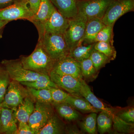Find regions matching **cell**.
<instances>
[{
    "label": "cell",
    "instance_id": "obj_1",
    "mask_svg": "<svg viewBox=\"0 0 134 134\" xmlns=\"http://www.w3.org/2000/svg\"><path fill=\"white\" fill-rule=\"evenodd\" d=\"M79 96L88 100L94 108L108 113L112 119L114 127L117 132L123 133H130L134 132V123H127L120 119L117 115V109L107 106L97 98L83 79L82 80Z\"/></svg>",
    "mask_w": 134,
    "mask_h": 134
},
{
    "label": "cell",
    "instance_id": "obj_2",
    "mask_svg": "<svg viewBox=\"0 0 134 134\" xmlns=\"http://www.w3.org/2000/svg\"><path fill=\"white\" fill-rule=\"evenodd\" d=\"M19 60L25 69L40 74L49 75L55 62L46 52L39 40L30 55H21Z\"/></svg>",
    "mask_w": 134,
    "mask_h": 134
},
{
    "label": "cell",
    "instance_id": "obj_3",
    "mask_svg": "<svg viewBox=\"0 0 134 134\" xmlns=\"http://www.w3.org/2000/svg\"><path fill=\"white\" fill-rule=\"evenodd\" d=\"M38 40L49 56L55 61L69 54V49L63 35L43 33L39 34Z\"/></svg>",
    "mask_w": 134,
    "mask_h": 134
},
{
    "label": "cell",
    "instance_id": "obj_4",
    "mask_svg": "<svg viewBox=\"0 0 134 134\" xmlns=\"http://www.w3.org/2000/svg\"><path fill=\"white\" fill-rule=\"evenodd\" d=\"M88 19L83 15L78 14L74 18L69 19L68 27L63 37L70 51L81 44Z\"/></svg>",
    "mask_w": 134,
    "mask_h": 134
},
{
    "label": "cell",
    "instance_id": "obj_5",
    "mask_svg": "<svg viewBox=\"0 0 134 134\" xmlns=\"http://www.w3.org/2000/svg\"><path fill=\"white\" fill-rule=\"evenodd\" d=\"M54 114L52 104L36 100L34 110L28 122L34 134H37Z\"/></svg>",
    "mask_w": 134,
    "mask_h": 134
},
{
    "label": "cell",
    "instance_id": "obj_6",
    "mask_svg": "<svg viewBox=\"0 0 134 134\" xmlns=\"http://www.w3.org/2000/svg\"><path fill=\"white\" fill-rule=\"evenodd\" d=\"M1 65L7 70L12 81L19 82L31 81L36 80L40 74L25 69L20 60H3Z\"/></svg>",
    "mask_w": 134,
    "mask_h": 134
},
{
    "label": "cell",
    "instance_id": "obj_7",
    "mask_svg": "<svg viewBox=\"0 0 134 134\" xmlns=\"http://www.w3.org/2000/svg\"><path fill=\"white\" fill-rule=\"evenodd\" d=\"M30 94L29 91L20 82L12 80L10 82L0 107L16 111L24 99Z\"/></svg>",
    "mask_w": 134,
    "mask_h": 134
},
{
    "label": "cell",
    "instance_id": "obj_8",
    "mask_svg": "<svg viewBox=\"0 0 134 134\" xmlns=\"http://www.w3.org/2000/svg\"><path fill=\"white\" fill-rule=\"evenodd\" d=\"M112 0H76L78 14L102 19Z\"/></svg>",
    "mask_w": 134,
    "mask_h": 134
},
{
    "label": "cell",
    "instance_id": "obj_9",
    "mask_svg": "<svg viewBox=\"0 0 134 134\" xmlns=\"http://www.w3.org/2000/svg\"><path fill=\"white\" fill-rule=\"evenodd\" d=\"M134 9V0H112L101 20L105 25H114L120 17Z\"/></svg>",
    "mask_w": 134,
    "mask_h": 134
},
{
    "label": "cell",
    "instance_id": "obj_10",
    "mask_svg": "<svg viewBox=\"0 0 134 134\" xmlns=\"http://www.w3.org/2000/svg\"><path fill=\"white\" fill-rule=\"evenodd\" d=\"M69 21V19L62 15L55 8L48 20L35 26L38 34L48 33L63 35L68 27Z\"/></svg>",
    "mask_w": 134,
    "mask_h": 134
},
{
    "label": "cell",
    "instance_id": "obj_11",
    "mask_svg": "<svg viewBox=\"0 0 134 134\" xmlns=\"http://www.w3.org/2000/svg\"><path fill=\"white\" fill-rule=\"evenodd\" d=\"M34 15L27 0H20L12 5L0 9V20L10 22L24 19L29 21Z\"/></svg>",
    "mask_w": 134,
    "mask_h": 134
},
{
    "label": "cell",
    "instance_id": "obj_12",
    "mask_svg": "<svg viewBox=\"0 0 134 134\" xmlns=\"http://www.w3.org/2000/svg\"><path fill=\"white\" fill-rule=\"evenodd\" d=\"M51 72L57 74L70 75L83 79L79 62L69 55L55 61Z\"/></svg>",
    "mask_w": 134,
    "mask_h": 134
},
{
    "label": "cell",
    "instance_id": "obj_13",
    "mask_svg": "<svg viewBox=\"0 0 134 134\" xmlns=\"http://www.w3.org/2000/svg\"><path fill=\"white\" fill-rule=\"evenodd\" d=\"M49 76L52 81L58 86L62 88L72 95L79 96L82 85V79H77L70 75L57 74L53 72Z\"/></svg>",
    "mask_w": 134,
    "mask_h": 134
},
{
    "label": "cell",
    "instance_id": "obj_14",
    "mask_svg": "<svg viewBox=\"0 0 134 134\" xmlns=\"http://www.w3.org/2000/svg\"><path fill=\"white\" fill-rule=\"evenodd\" d=\"M1 108L0 134H17V120L15 117V111L9 108Z\"/></svg>",
    "mask_w": 134,
    "mask_h": 134
},
{
    "label": "cell",
    "instance_id": "obj_15",
    "mask_svg": "<svg viewBox=\"0 0 134 134\" xmlns=\"http://www.w3.org/2000/svg\"><path fill=\"white\" fill-rule=\"evenodd\" d=\"M105 26L101 19L96 18L88 19L84 35L82 39L81 44L84 42L85 44L95 43L94 40L97 34Z\"/></svg>",
    "mask_w": 134,
    "mask_h": 134
},
{
    "label": "cell",
    "instance_id": "obj_16",
    "mask_svg": "<svg viewBox=\"0 0 134 134\" xmlns=\"http://www.w3.org/2000/svg\"><path fill=\"white\" fill-rule=\"evenodd\" d=\"M56 10L68 19L78 15L76 0H50Z\"/></svg>",
    "mask_w": 134,
    "mask_h": 134
},
{
    "label": "cell",
    "instance_id": "obj_17",
    "mask_svg": "<svg viewBox=\"0 0 134 134\" xmlns=\"http://www.w3.org/2000/svg\"><path fill=\"white\" fill-rule=\"evenodd\" d=\"M55 9L50 0H41L37 11L29 21L34 25L43 23L49 19Z\"/></svg>",
    "mask_w": 134,
    "mask_h": 134
},
{
    "label": "cell",
    "instance_id": "obj_18",
    "mask_svg": "<svg viewBox=\"0 0 134 134\" xmlns=\"http://www.w3.org/2000/svg\"><path fill=\"white\" fill-rule=\"evenodd\" d=\"M35 99L30 95L26 97L16 111L15 117L19 122H28L35 107Z\"/></svg>",
    "mask_w": 134,
    "mask_h": 134
},
{
    "label": "cell",
    "instance_id": "obj_19",
    "mask_svg": "<svg viewBox=\"0 0 134 134\" xmlns=\"http://www.w3.org/2000/svg\"><path fill=\"white\" fill-rule=\"evenodd\" d=\"M65 102L72 105L77 111L83 113H98L101 111L94 108L88 100L81 96L70 94Z\"/></svg>",
    "mask_w": 134,
    "mask_h": 134
},
{
    "label": "cell",
    "instance_id": "obj_20",
    "mask_svg": "<svg viewBox=\"0 0 134 134\" xmlns=\"http://www.w3.org/2000/svg\"><path fill=\"white\" fill-rule=\"evenodd\" d=\"M61 117L67 121H73L78 120L80 114L68 103L64 102L52 104Z\"/></svg>",
    "mask_w": 134,
    "mask_h": 134
},
{
    "label": "cell",
    "instance_id": "obj_21",
    "mask_svg": "<svg viewBox=\"0 0 134 134\" xmlns=\"http://www.w3.org/2000/svg\"><path fill=\"white\" fill-rule=\"evenodd\" d=\"M65 130L64 123L54 114L37 134H62L64 133Z\"/></svg>",
    "mask_w": 134,
    "mask_h": 134
},
{
    "label": "cell",
    "instance_id": "obj_22",
    "mask_svg": "<svg viewBox=\"0 0 134 134\" xmlns=\"http://www.w3.org/2000/svg\"><path fill=\"white\" fill-rule=\"evenodd\" d=\"M20 83L27 88L35 89H49L52 87L59 88L52 81L48 75L40 74L36 80L31 81L22 82Z\"/></svg>",
    "mask_w": 134,
    "mask_h": 134
},
{
    "label": "cell",
    "instance_id": "obj_23",
    "mask_svg": "<svg viewBox=\"0 0 134 134\" xmlns=\"http://www.w3.org/2000/svg\"><path fill=\"white\" fill-rule=\"evenodd\" d=\"M95 43L85 45L79 44L70 50L68 55L78 62L88 59L94 49Z\"/></svg>",
    "mask_w": 134,
    "mask_h": 134
},
{
    "label": "cell",
    "instance_id": "obj_24",
    "mask_svg": "<svg viewBox=\"0 0 134 134\" xmlns=\"http://www.w3.org/2000/svg\"><path fill=\"white\" fill-rule=\"evenodd\" d=\"M83 79L85 81L92 82L96 79L99 72L96 70L90 58L79 62Z\"/></svg>",
    "mask_w": 134,
    "mask_h": 134
},
{
    "label": "cell",
    "instance_id": "obj_25",
    "mask_svg": "<svg viewBox=\"0 0 134 134\" xmlns=\"http://www.w3.org/2000/svg\"><path fill=\"white\" fill-rule=\"evenodd\" d=\"M98 131L100 134L110 132L113 125L111 117L105 112L100 111L97 118Z\"/></svg>",
    "mask_w": 134,
    "mask_h": 134
},
{
    "label": "cell",
    "instance_id": "obj_26",
    "mask_svg": "<svg viewBox=\"0 0 134 134\" xmlns=\"http://www.w3.org/2000/svg\"><path fill=\"white\" fill-rule=\"evenodd\" d=\"M97 113H91L81 122V127L84 131L88 133H97Z\"/></svg>",
    "mask_w": 134,
    "mask_h": 134
},
{
    "label": "cell",
    "instance_id": "obj_27",
    "mask_svg": "<svg viewBox=\"0 0 134 134\" xmlns=\"http://www.w3.org/2000/svg\"><path fill=\"white\" fill-rule=\"evenodd\" d=\"M90 59L91 60L93 66L97 71L99 72L102 68L106 64L113 60L111 59L106 56L103 53L93 49L92 52Z\"/></svg>",
    "mask_w": 134,
    "mask_h": 134
},
{
    "label": "cell",
    "instance_id": "obj_28",
    "mask_svg": "<svg viewBox=\"0 0 134 134\" xmlns=\"http://www.w3.org/2000/svg\"><path fill=\"white\" fill-rule=\"evenodd\" d=\"M30 95L36 100L53 104L52 98L49 89H35L27 88Z\"/></svg>",
    "mask_w": 134,
    "mask_h": 134
},
{
    "label": "cell",
    "instance_id": "obj_29",
    "mask_svg": "<svg viewBox=\"0 0 134 134\" xmlns=\"http://www.w3.org/2000/svg\"><path fill=\"white\" fill-rule=\"evenodd\" d=\"M94 48L112 59H115L116 57V51L113 46V44L108 42H96L95 43Z\"/></svg>",
    "mask_w": 134,
    "mask_h": 134
},
{
    "label": "cell",
    "instance_id": "obj_30",
    "mask_svg": "<svg viewBox=\"0 0 134 134\" xmlns=\"http://www.w3.org/2000/svg\"><path fill=\"white\" fill-rule=\"evenodd\" d=\"M10 82V79L7 70L3 66L0 65V106Z\"/></svg>",
    "mask_w": 134,
    "mask_h": 134
},
{
    "label": "cell",
    "instance_id": "obj_31",
    "mask_svg": "<svg viewBox=\"0 0 134 134\" xmlns=\"http://www.w3.org/2000/svg\"><path fill=\"white\" fill-rule=\"evenodd\" d=\"M113 26L114 25H105L103 27L97 34L94 42L103 41L113 44Z\"/></svg>",
    "mask_w": 134,
    "mask_h": 134
},
{
    "label": "cell",
    "instance_id": "obj_32",
    "mask_svg": "<svg viewBox=\"0 0 134 134\" xmlns=\"http://www.w3.org/2000/svg\"><path fill=\"white\" fill-rule=\"evenodd\" d=\"M49 89L52 95L53 104L65 102L70 94L63 91L59 88L52 87Z\"/></svg>",
    "mask_w": 134,
    "mask_h": 134
},
{
    "label": "cell",
    "instance_id": "obj_33",
    "mask_svg": "<svg viewBox=\"0 0 134 134\" xmlns=\"http://www.w3.org/2000/svg\"><path fill=\"white\" fill-rule=\"evenodd\" d=\"M117 116L122 120L127 123H134V108L133 107H130L117 111Z\"/></svg>",
    "mask_w": 134,
    "mask_h": 134
},
{
    "label": "cell",
    "instance_id": "obj_34",
    "mask_svg": "<svg viewBox=\"0 0 134 134\" xmlns=\"http://www.w3.org/2000/svg\"><path fill=\"white\" fill-rule=\"evenodd\" d=\"M34 134L28 122H19L17 134Z\"/></svg>",
    "mask_w": 134,
    "mask_h": 134
},
{
    "label": "cell",
    "instance_id": "obj_35",
    "mask_svg": "<svg viewBox=\"0 0 134 134\" xmlns=\"http://www.w3.org/2000/svg\"><path fill=\"white\" fill-rule=\"evenodd\" d=\"M30 8L34 14H35L38 10L41 0H27Z\"/></svg>",
    "mask_w": 134,
    "mask_h": 134
},
{
    "label": "cell",
    "instance_id": "obj_36",
    "mask_svg": "<svg viewBox=\"0 0 134 134\" xmlns=\"http://www.w3.org/2000/svg\"><path fill=\"white\" fill-rule=\"evenodd\" d=\"M20 0H0V9L13 5Z\"/></svg>",
    "mask_w": 134,
    "mask_h": 134
},
{
    "label": "cell",
    "instance_id": "obj_37",
    "mask_svg": "<svg viewBox=\"0 0 134 134\" xmlns=\"http://www.w3.org/2000/svg\"><path fill=\"white\" fill-rule=\"evenodd\" d=\"M9 23L7 21L0 20V40L2 38L5 26Z\"/></svg>",
    "mask_w": 134,
    "mask_h": 134
},
{
    "label": "cell",
    "instance_id": "obj_38",
    "mask_svg": "<svg viewBox=\"0 0 134 134\" xmlns=\"http://www.w3.org/2000/svg\"><path fill=\"white\" fill-rule=\"evenodd\" d=\"M1 107H0V132H1Z\"/></svg>",
    "mask_w": 134,
    "mask_h": 134
}]
</instances>
